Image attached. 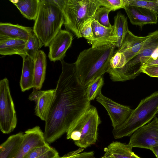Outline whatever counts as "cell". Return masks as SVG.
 Here are the masks:
<instances>
[{
    "mask_svg": "<svg viewBox=\"0 0 158 158\" xmlns=\"http://www.w3.org/2000/svg\"><path fill=\"white\" fill-rule=\"evenodd\" d=\"M81 117L83 125L81 137L79 140L74 142V143L78 147L85 149L96 143L101 120L96 108L91 105Z\"/></svg>",
    "mask_w": 158,
    "mask_h": 158,
    "instance_id": "ba28073f",
    "label": "cell"
},
{
    "mask_svg": "<svg viewBox=\"0 0 158 158\" xmlns=\"http://www.w3.org/2000/svg\"><path fill=\"white\" fill-rule=\"evenodd\" d=\"M93 37L92 40L88 42L93 48L111 44H116L117 37L114 27L108 28L98 23L93 19L91 23Z\"/></svg>",
    "mask_w": 158,
    "mask_h": 158,
    "instance_id": "9a60e30c",
    "label": "cell"
},
{
    "mask_svg": "<svg viewBox=\"0 0 158 158\" xmlns=\"http://www.w3.org/2000/svg\"><path fill=\"white\" fill-rule=\"evenodd\" d=\"M23 68L20 85L22 92L34 87V61L27 56L23 58Z\"/></svg>",
    "mask_w": 158,
    "mask_h": 158,
    "instance_id": "44dd1931",
    "label": "cell"
},
{
    "mask_svg": "<svg viewBox=\"0 0 158 158\" xmlns=\"http://www.w3.org/2000/svg\"><path fill=\"white\" fill-rule=\"evenodd\" d=\"M111 10L105 7H99L96 11L93 19L105 27L110 28L113 26L110 24L108 15Z\"/></svg>",
    "mask_w": 158,
    "mask_h": 158,
    "instance_id": "4316f807",
    "label": "cell"
},
{
    "mask_svg": "<svg viewBox=\"0 0 158 158\" xmlns=\"http://www.w3.org/2000/svg\"><path fill=\"white\" fill-rule=\"evenodd\" d=\"M17 122L15 105L11 97L9 81L6 78L0 81V129L4 134L13 131Z\"/></svg>",
    "mask_w": 158,
    "mask_h": 158,
    "instance_id": "52a82bcc",
    "label": "cell"
},
{
    "mask_svg": "<svg viewBox=\"0 0 158 158\" xmlns=\"http://www.w3.org/2000/svg\"><path fill=\"white\" fill-rule=\"evenodd\" d=\"M92 20L88 21L83 26L81 32L82 37L87 40L89 42L93 38V34L91 26Z\"/></svg>",
    "mask_w": 158,
    "mask_h": 158,
    "instance_id": "1f68e13d",
    "label": "cell"
},
{
    "mask_svg": "<svg viewBox=\"0 0 158 158\" xmlns=\"http://www.w3.org/2000/svg\"><path fill=\"white\" fill-rule=\"evenodd\" d=\"M156 64H158V50L147 60L142 67Z\"/></svg>",
    "mask_w": 158,
    "mask_h": 158,
    "instance_id": "836d02e7",
    "label": "cell"
},
{
    "mask_svg": "<svg viewBox=\"0 0 158 158\" xmlns=\"http://www.w3.org/2000/svg\"><path fill=\"white\" fill-rule=\"evenodd\" d=\"M128 144L118 141L113 142L104 148L106 154L112 155L115 158H141L132 151Z\"/></svg>",
    "mask_w": 158,
    "mask_h": 158,
    "instance_id": "603a6c76",
    "label": "cell"
},
{
    "mask_svg": "<svg viewBox=\"0 0 158 158\" xmlns=\"http://www.w3.org/2000/svg\"><path fill=\"white\" fill-rule=\"evenodd\" d=\"M96 99L107 111L113 129L118 128L122 125L132 110L129 106L117 103L105 96L102 93L97 97Z\"/></svg>",
    "mask_w": 158,
    "mask_h": 158,
    "instance_id": "30bf717a",
    "label": "cell"
},
{
    "mask_svg": "<svg viewBox=\"0 0 158 158\" xmlns=\"http://www.w3.org/2000/svg\"><path fill=\"white\" fill-rule=\"evenodd\" d=\"M59 156L57 151L51 147L47 152L37 158H58Z\"/></svg>",
    "mask_w": 158,
    "mask_h": 158,
    "instance_id": "e575fe53",
    "label": "cell"
},
{
    "mask_svg": "<svg viewBox=\"0 0 158 158\" xmlns=\"http://www.w3.org/2000/svg\"><path fill=\"white\" fill-rule=\"evenodd\" d=\"M64 22L62 11L51 0H41L33 31L43 46L48 47Z\"/></svg>",
    "mask_w": 158,
    "mask_h": 158,
    "instance_id": "277c9868",
    "label": "cell"
},
{
    "mask_svg": "<svg viewBox=\"0 0 158 158\" xmlns=\"http://www.w3.org/2000/svg\"><path fill=\"white\" fill-rule=\"evenodd\" d=\"M141 72L151 77L158 78V64L142 67Z\"/></svg>",
    "mask_w": 158,
    "mask_h": 158,
    "instance_id": "d6a6232c",
    "label": "cell"
},
{
    "mask_svg": "<svg viewBox=\"0 0 158 158\" xmlns=\"http://www.w3.org/2000/svg\"><path fill=\"white\" fill-rule=\"evenodd\" d=\"M14 4L24 17L35 20L39 11L41 0H9Z\"/></svg>",
    "mask_w": 158,
    "mask_h": 158,
    "instance_id": "7402d4cb",
    "label": "cell"
},
{
    "mask_svg": "<svg viewBox=\"0 0 158 158\" xmlns=\"http://www.w3.org/2000/svg\"><path fill=\"white\" fill-rule=\"evenodd\" d=\"M113 25L117 37L116 47L118 49L122 45L124 37L129 31L127 18L121 12H118L114 17Z\"/></svg>",
    "mask_w": 158,
    "mask_h": 158,
    "instance_id": "cb8c5ba5",
    "label": "cell"
},
{
    "mask_svg": "<svg viewBox=\"0 0 158 158\" xmlns=\"http://www.w3.org/2000/svg\"><path fill=\"white\" fill-rule=\"evenodd\" d=\"M62 71L45 121L44 137L51 143L67 133L70 126L91 105L87 98L86 87L77 75L75 63L60 61Z\"/></svg>",
    "mask_w": 158,
    "mask_h": 158,
    "instance_id": "6da1fadb",
    "label": "cell"
},
{
    "mask_svg": "<svg viewBox=\"0 0 158 158\" xmlns=\"http://www.w3.org/2000/svg\"><path fill=\"white\" fill-rule=\"evenodd\" d=\"M100 158H115L110 155L105 154L103 156Z\"/></svg>",
    "mask_w": 158,
    "mask_h": 158,
    "instance_id": "74e56055",
    "label": "cell"
},
{
    "mask_svg": "<svg viewBox=\"0 0 158 158\" xmlns=\"http://www.w3.org/2000/svg\"><path fill=\"white\" fill-rule=\"evenodd\" d=\"M128 145L132 148L150 150L158 145V118L155 117L148 124L135 131L130 137Z\"/></svg>",
    "mask_w": 158,
    "mask_h": 158,
    "instance_id": "9c48e42d",
    "label": "cell"
},
{
    "mask_svg": "<svg viewBox=\"0 0 158 158\" xmlns=\"http://www.w3.org/2000/svg\"><path fill=\"white\" fill-rule=\"evenodd\" d=\"M126 60L123 54L121 52H115L110 61V69H120L126 64Z\"/></svg>",
    "mask_w": 158,
    "mask_h": 158,
    "instance_id": "f546056e",
    "label": "cell"
},
{
    "mask_svg": "<svg viewBox=\"0 0 158 158\" xmlns=\"http://www.w3.org/2000/svg\"><path fill=\"white\" fill-rule=\"evenodd\" d=\"M55 89L40 90L33 88L29 99L36 102L35 115L45 121L47 117L54 97Z\"/></svg>",
    "mask_w": 158,
    "mask_h": 158,
    "instance_id": "5bb4252c",
    "label": "cell"
},
{
    "mask_svg": "<svg viewBox=\"0 0 158 158\" xmlns=\"http://www.w3.org/2000/svg\"><path fill=\"white\" fill-rule=\"evenodd\" d=\"M104 84L102 76L99 77L90 82L86 87L85 94L88 100L90 102L102 94Z\"/></svg>",
    "mask_w": 158,
    "mask_h": 158,
    "instance_id": "d4e9b609",
    "label": "cell"
},
{
    "mask_svg": "<svg viewBox=\"0 0 158 158\" xmlns=\"http://www.w3.org/2000/svg\"><path fill=\"white\" fill-rule=\"evenodd\" d=\"M131 23L140 29L147 24H156L158 13L144 7L127 5L124 8Z\"/></svg>",
    "mask_w": 158,
    "mask_h": 158,
    "instance_id": "7c38bea8",
    "label": "cell"
},
{
    "mask_svg": "<svg viewBox=\"0 0 158 158\" xmlns=\"http://www.w3.org/2000/svg\"><path fill=\"white\" fill-rule=\"evenodd\" d=\"M73 40L72 34L66 30H61L50 42L48 46V58L51 61L63 59Z\"/></svg>",
    "mask_w": 158,
    "mask_h": 158,
    "instance_id": "8fae6325",
    "label": "cell"
},
{
    "mask_svg": "<svg viewBox=\"0 0 158 158\" xmlns=\"http://www.w3.org/2000/svg\"><path fill=\"white\" fill-rule=\"evenodd\" d=\"M101 6L106 7L111 11L124 9L128 5V0H98Z\"/></svg>",
    "mask_w": 158,
    "mask_h": 158,
    "instance_id": "83f0119b",
    "label": "cell"
},
{
    "mask_svg": "<svg viewBox=\"0 0 158 158\" xmlns=\"http://www.w3.org/2000/svg\"><path fill=\"white\" fill-rule=\"evenodd\" d=\"M34 87L41 89L44 81L47 67L46 56L44 52L39 50L34 60Z\"/></svg>",
    "mask_w": 158,
    "mask_h": 158,
    "instance_id": "ffe728a7",
    "label": "cell"
},
{
    "mask_svg": "<svg viewBox=\"0 0 158 158\" xmlns=\"http://www.w3.org/2000/svg\"></svg>",
    "mask_w": 158,
    "mask_h": 158,
    "instance_id": "f35d334b",
    "label": "cell"
},
{
    "mask_svg": "<svg viewBox=\"0 0 158 158\" xmlns=\"http://www.w3.org/2000/svg\"><path fill=\"white\" fill-rule=\"evenodd\" d=\"M115 47L114 44L91 47L80 53L74 63L77 77L84 86L86 87L94 79L108 73Z\"/></svg>",
    "mask_w": 158,
    "mask_h": 158,
    "instance_id": "7a4b0ae2",
    "label": "cell"
},
{
    "mask_svg": "<svg viewBox=\"0 0 158 158\" xmlns=\"http://www.w3.org/2000/svg\"><path fill=\"white\" fill-rule=\"evenodd\" d=\"M158 91L142 99L132 110L126 121L118 128L113 129L115 139L128 136L151 122L158 113Z\"/></svg>",
    "mask_w": 158,
    "mask_h": 158,
    "instance_id": "5b68a950",
    "label": "cell"
},
{
    "mask_svg": "<svg viewBox=\"0 0 158 158\" xmlns=\"http://www.w3.org/2000/svg\"><path fill=\"white\" fill-rule=\"evenodd\" d=\"M129 5L141 6L154 11L158 13V0H128Z\"/></svg>",
    "mask_w": 158,
    "mask_h": 158,
    "instance_id": "f1b7e54d",
    "label": "cell"
},
{
    "mask_svg": "<svg viewBox=\"0 0 158 158\" xmlns=\"http://www.w3.org/2000/svg\"><path fill=\"white\" fill-rule=\"evenodd\" d=\"M61 10L64 24L77 38L82 37V29L86 23L93 20L101 6L98 0H52Z\"/></svg>",
    "mask_w": 158,
    "mask_h": 158,
    "instance_id": "3957f363",
    "label": "cell"
},
{
    "mask_svg": "<svg viewBox=\"0 0 158 158\" xmlns=\"http://www.w3.org/2000/svg\"><path fill=\"white\" fill-rule=\"evenodd\" d=\"M47 143L39 126L28 129L24 134L23 139L15 158H24L31 150Z\"/></svg>",
    "mask_w": 158,
    "mask_h": 158,
    "instance_id": "4fadbf2b",
    "label": "cell"
},
{
    "mask_svg": "<svg viewBox=\"0 0 158 158\" xmlns=\"http://www.w3.org/2000/svg\"><path fill=\"white\" fill-rule=\"evenodd\" d=\"M43 45L37 35L33 32L27 40L25 47L27 56L34 60L37 52Z\"/></svg>",
    "mask_w": 158,
    "mask_h": 158,
    "instance_id": "484cf974",
    "label": "cell"
},
{
    "mask_svg": "<svg viewBox=\"0 0 158 158\" xmlns=\"http://www.w3.org/2000/svg\"><path fill=\"white\" fill-rule=\"evenodd\" d=\"M147 38L148 35L145 36H136L129 30L121 46L116 52L123 54L127 63L139 53Z\"/></svg>",
    "mask_w": 158,
    "mask_h": 158,
    "instance_id": "2e32d148",
    "label": "cell"
},
{
    "mask_svg": "<svg viewBox=\"0 0 158 158\" xmlns=\"http://www.w3.org/2000/svg\"><path fill=\"white\" fill-rule=\"evenodd\" d=\"M24 134L19 132L11 135L0 145V158H15L22 144Z\"/></svg>",
    "mask_w": 158,
    "mask_h": 158,
    "instance_id": "d6986e66",
    "label": "cell"
},
{
    "mask_svg": "<svg viewBox=\"0 0 158 158\" xmlns=\"http://www.w3.org/2000/svg\"><path fill=\"white\" fill-rule=\"evenodd\" d=\"M74 158H96L93 151L81 152L77 154Z\"/></svg>",
    "mask_w": 158,
    "mask_h": 158,
    "instance_id": "d590c367",
    "label": "cell"
},
{
    "mask_svg": "<svg viewBox=\"0 0 158 158\" xmlns=\"http://www.w3.org/2000/svg\"><path fill=\"white\" fill-rule=\"evenodd\" d=\"M150 150L154 153L156 158H158V145L152 148Z\"/></svg>",
    "mask_w": 158,
    "mask_h": 158,
    "instance_id": "8d00e7d4",
    "label": "cell"
},
{
    "mask_svg": "<svg viewBox=\"0 0 158 158\" xmlns=\"http://www.w3.org/2000/svg\"><path fill=\"white\" fill-rule=\"evenodd\" d=\"M27 41L20 39L0 40V54L3 55H18L23 58L27 56L25 51Z\"/></svg>",
    "mask_w": 158,
    "mask_h": 158,
    "instance_id": "ac0fdd59",
    "label": "cell"
},
{
    "mask_svg": "<svg viewBox=\"0 0 158 158\" xmlns=\"http://www.w3.org/2000/svg\"><path fill=\"white\" fill-rule=\"evenodd\" d=\"M33 32V28L10 23H0V40L20 39L27 40Z\"/></svg>",
    "mask_w": 158,
    "mask_h": 158,
    "instance_id": "e0dca14e",
    "label": "cell"
},
{
    "mask_svg": "<svg viewBox=\"0 0 158 158\" xmlns=\"http://www.w3.org/2000/svg\"><path fill=\"white\" fill-rule=\"evenodd\" d=\"M51 148L47 143L44 145L35 148L24 158H37L47 152Z\"/></svg>",
    "mask_w": 158,
    "mask_h": 158,
    "instance_id": "4dcf8cb0",
    "label": "cell"
},
{
    "mask_svg": "<svg viewBox=\"0 0 158 158\" xmlns=\"http://www.w3.org/2000/svg\"><path fill=\"white\" fill-rule=\"evenodd\" d=\"M158 49V30L150 33L139 53L120 69H110L108 72L113 81H124L135 78L141 73L147 60Z\"/></svg>",
    "mask_w": 158,
    "mask_h": 158,
    "instance_id": "8992f818",
    "label": "cell"
}]
</instances>
